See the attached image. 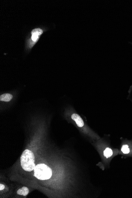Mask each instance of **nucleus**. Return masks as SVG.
<instances>
[{
	"label": "nucleus",
	"mask_w": 132,
	"mask_h": 198,
	"mask_svg": "<svg viewBox=\"0 0 132 198\" xmlns=\"http://www.w3.org/2000/svg\"><path fill=\"white\" fill-rule=\"evenodd\" d=\"M39 36L36 34H32L31 39L34 42H36L38 40Z\"/></svg>",
	"instance_id": "9"
},
{
	"label": "nucleus",
	"mask_w": 132,
	"mask_h": 198,
	"mask_svg": "<svg viewBox=\"0 0 132 198\" xmlns=\"http://www.w3.org/2000/svg\"><path fill=\"white\" fill-rule=\"evenodd\" d=\"M29 190L28 188L26 187H23L17 190V193L19 195L26 196L29 194Z\"/></svg>",
	"instance_id": "6"
},
{
	"label": "nucleus",
	"mask_w": 132,
	"mask_h": 198,
	"mask_svg": "<svg viewBox=\"0 0 132 198\" xmlns=\"http://www.w3.org/2000/svg\"><path fill=\"white\" fill-rule=\"evenodd\" d=\"M71 119L75 121L76 125L79 128H82L84 126V122L82 117H80L79 114L74 113L72 114L71 116Z\"/></svg>",
	"instance_id": "4"
},
{
	"label": "nucleus",
	"mask_w": 132,
	"mask_h": 198,
	"mask_svg": "<svg viewBox=\"0 0 132 198\" xmlns=\"http://www.w3.org/2000/svg\"><path fill=\"white\" fill-rule=\"evenodd\" d=\"M97 151L104 164L106 166H109L114 154L113 150L109 147H106L103 148L98 150Z\"/></svg>",
	"instance_id": "3"
},
{
	"label": "nucleus",
	"mask_w": 132,
	"mask_h": 198,
	"mask_svg": "<svg viewBox=\"0 0 132 198\" xmlns=\"http://www.w3.org/2000/svg\"><path fill=\"white\" fill-rule=\"evenodd\" d=\"M20 162L21 167L24 170L27 172L34 170L36 165L33 152L30 150H25L21 156Z\"/></svg>",
	"instance_id": "1"
},
{
	"label": "nucleus",
	"mask_w": 132,
	"mask_h": 198,
	"mask_svg": "<svg viewBox=\"0 0 132 198\" xmlns=\"http://www.w3.org/2000/svg\"><path fill=\"white\" fill-rule=\"evenodd\" d=\"M4 188H5V186L4 185L2 184H1V185H0V190L2 191V190H4Z\"/></svg>",
	"instance_id": "10"
},
{
	"label": "nucleus",
	"mask_w": 132,
	"mask_h": 198,
	"mask_svg": "<svg viewBox=\"0 0 132 198\" xmlns=\"http://www.w3.org/2000/svg\"><path fill=\"white\" fill-rule=\"evenodd\" d=\"M14 96L10 93H5L0 96V101L3 103H8L13 99Z\"/></svg>",
	"instance_id": "5"
},
{
	"label": "nucleus",
	"mask_w": 132,
	"mask_h": 198,
	"mask_svg": "<svg viewBox=\"0 0 132 198\" xmlns=\"http://www.w3.org/2000/svg\"><path fill=\"white\" fill-rule=\"evenodd\" d=\"M52 171L50 168L45 164H38L34 169V175L40 180L50 179L52 177Z\"/></svg>",
	"instance_id": "2"
},
{
	"label": "nucleus",
	"mask_w": 132,
	"mask_h": 198,
	"mask_svg": "<svg viewBox=\"0 0 132 198\" xmlns=\"http://www.w3.org/2000/svg\"><path fill=\"white\" fill-rule=\"evenodd\" d=\"M121 151L124 154H128L130 153V149L128 145L124 144L122 146Z\"/></svg>",
	"instance_id": "7"
},
{
	"label": "nucleus",
	"mask_w": 132,
	"mask_h": 198,
	"mask_svg": "<svg viewBox=\"0 0 132 198\" xmlns=\"http://www.w3.org/2000/svg\"><path fill=\"white\" fill-rule=\"evenodd\" d=\"M42 32H43V30L42 29H40V28H37V29H33L32 31L31 34H36L37 35L39 36L42 34Z\"/></svg>",
	"instance_id": "8"
}]
</instances>
